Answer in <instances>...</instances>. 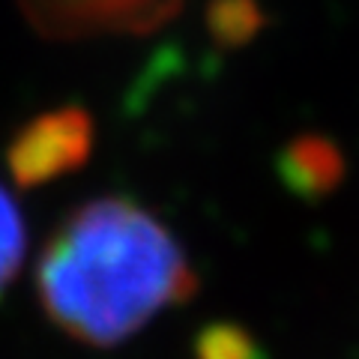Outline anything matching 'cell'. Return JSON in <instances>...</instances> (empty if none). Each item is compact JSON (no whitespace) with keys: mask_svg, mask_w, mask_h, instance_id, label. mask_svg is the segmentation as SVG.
Segmentation results:
<instances>
[{"mask_svg":"<svg viewBox=\"0 0 359 359\" xmlns=\"http://www.w3.org/2000/svg\"><path fill=\"white\" fill-rule=\"evenodd\" d=\"M183 245L129 198L87 201L45 243L36 290L69 339L114 347L195 294Z\"/></svg>","mask_w":359,"mask_h":359,"instance_id":"1","label":"cell"},{"mask_svg":"<svg viewBox=\"0 0 359 359\" xmlns=\"http://www.w3.org/2000/svg\"><path fill=\"white\" fill-rule=\"evenodd\" d=\"M183 0H18L21 13L48 39L144 33L171 18Z\"/></svg>","mask_w":359,"mask_h":359,"instance_id":"2","label":"cell"},{"mask_svg":"<svg viewBox=\"0 0 359 359\" xmlns=\"http://www.w3.org/2000/svg\"><path fill=\"white\" fill-rule=\"evenodd\" d=\"M93 147V123L84 111L60 108L25 126L9 147V171L21 186H39L75 171Z\"/></svg>","mask_w":359,"mask_h":359,"instance_id":"3","label":"cell"},{"mask_svg":"<svg viewBox=\"0 0 359 359\" xmlns=\"http://www.w3.org/2000/svg\"><path fill=\"white\" fill-rule=\"evenodd\" d=\"M278 174H282L290 192L318 198L339 186L344 174V162L332 141L320 138V135H302V138H294L282 150Z\"/></svg>","mask_w":359,"mask_h":359,"instance_id":"4","label":"cell"},{"mask_svg":"<svg viewBox=\"0 0 359 359\" xmlns=\"http://www.w3.org/2000/svg\"><path fill=\"white\" fill-rule=\"evenodd\" d=\"M27 231L21 210L13 201V195L0 186V290H4L18 276L21 261H25Z\"/></svg>","mask_w":359,"mask_h":359,"instance_id":"5","label":"cell"},{"mask_svg":"<svg viewBox=\"0 0 359 359\" xmlns=\"http://www.w3.org/2000/svg\"><path fill=\"white\" fill-rule=\"evenodd\" d=\"M198 359H264L261 344L233 323H216L201 332L195 344Z\"/></svg>","mask_w":359,"mask_h":359,"instance_id":"6","label":"cell"}]
</instances>
